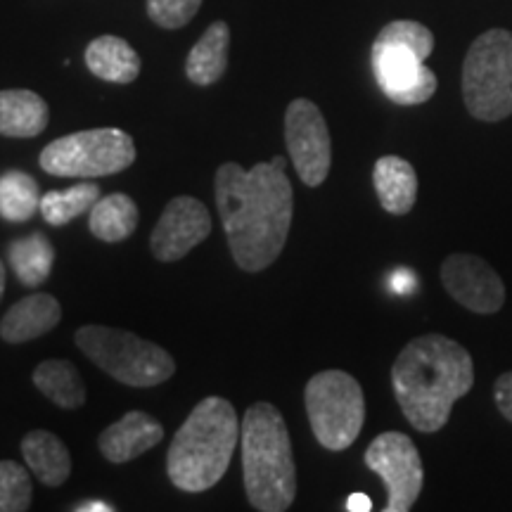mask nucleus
<instances>
[{
    "label": "nucleus",
    "mask_w": 512,
    "mask_h": 512,
    "mask_svg": "<svg viewBox=\"0 0 512 512\" xmlns=\"http://www.w3.org/2000/svg\"><path fill=\"white\" fill-rule=\"evenodd\" d=\"M214 192L235 264L247 273L264 271L283 252L294 216L285 159L259 162L249 171L235 162L223 164Z\"/></svg>",
    "instance_id": "f257e3e1"
},
{
    "label": "nucleus",
    "mask_w": 512,
    "mask_h": 512,
    "mask_svg": "<svg viewBox=\"0 0 512 512\" xmlns=\"http://www.w3.org/2000/svg\"><path fill=\"white\" fill-rule=\"evenodd\" d=\"M475 384L470 351L456 339L430 332L415 337L392 366V387L403 415L415 430H444L458 399Z\"/></svg>",
    "instance_id": "f03ea898"
},
{
    "label": "nucleus",
    "mask_w": 512,
    "mask_h": 512,
    "mask_svg": "<svg viewBox=\"0 0 512 512\" xmlns=\"http://www.w3.org/2000/svg\"><path fill=\"white\" fill-rule=\"evenodd\" d=\"M240 441V422L233 403L207 396L192 408L171 441L166 472L176 489L200 494L221 482Z\"/></svg>",
    "instance_id": "7ed1b4c3"
},
{
    "label": "nucleus",
    "mask_w": 512,
    "mask_h": 512,
    "mask_svg": "<svg viewBox=\"0 0 512 512\" xmlns=\"http://www.w3.org/2000/svg\"><path fill=\"white\" fill-rule=\"evenodd\" d=\"M242 472L252 508L285 512L297 498V463L283 413L259 401L242 418Z\"/></svg>",
    "instance_id": "20e7f679"
},
{
    "label": "nucleus",
    "mask_w": 512,
    "mask_h": 512,
    "mask_svg": "<svg viewBox=\"0 0 512 512\" xmlns=\"http://www.w3.org/2000/svg\"><path fill=\"white\" fill-rule=\"evenodd\" d=\"M434 50V34L413 19L389 22L373 43V72L382 93L396 105H422L437 93V74L425 60Z\"/></svg>",
    "instance_id": "39448f33"
},
{
    "label": "nucleus",
    "mask_w": 512,
    "mask_h": 512,
    "mask_svg": "<svg viewBox=\"0 0 512 512\" xmlns=\"http://www.w3.org/2000/svg\"><path fill=\"white\" fill-rule=\"evenodd\" d=\"M74 339L76 347L91 358L95 366L126 387H157L176 373V361L169 351L128 330L83 325L76 330Z\"/></svg>",
    "instance_id": "423d86ee"
},
{
    "label": "nucleus",
    "mask_w": 512,
    "mask_h": 512,
    "mask_svg": "<svg viewBox=\"0 0 512 512\" xmlns=\"http://www.w3.org/2000/svg\"><path fill=\"white\" fill-rule=\"evenodd\" d=\"M467 112L486 124L512 114V31L489 29L472 41L463 62Z\"/></svg>",
    "instance_id": "0eeeda50"
},
{
    "label": "nucleus",
    "mask_w": 512,
    "mask_h": 512,
    "mask_svg": "<svg viewBox=\"0 0 512 512\" xmlns=\"http://www.w3.org/2000/svg\"><path fill=\"white\" fill-rule=\"evenodd\" d=\"M306 415L313 437L328 451L354 446L366 422V396L354 375L344 370H323L304 389Z\"/></svg>",
    "instance_id": "6e6552de"
},
{
    "label": "nucleus",
    "mask_w": 512,
    "mask_h": 512,
    "mask_svg": "<svg viewBox=\"0 0 512 512\" xmlns=\"http://www.w3.org/2000/svg\"><path fill=\"white\" fill-rule=\"evenodd\" d=\"M136 162L133 138L121 128L69 133L43 147L41 169L60 178H100L126 171Z\"/></svg>",
    "instance_id": "1a4fd4ad"
},
{
    "label": "nucleus",
    "mask_w": 512,
    "mask_h": 512,
    "mask_svg": "<svg viewBox=\"0 0 512 512\" xmlns=\"http://www.w3.org/2000/svg\"><path fill=\"white\" fill-rule=\"evenodd\" d=\"M366 465L387 486L384 512H408L418 501L425 470L413 439L403 432H382L366 448Z\"/></svg>",
    "instance_id": "9d476101"
},
{
    "label": "nucleus",
    "mask_w": 512,
    "mask_h": 512,
    "mask_svg": "<svg viewBox=\"0 0 512 512\" xmlns=\"http://www.w3.org/2000/svg\"><path fill=\"white\" fill-rule=\"evenodd\" d=\"M285 145L304 185L318 188L332 166V138L316 102L297 98L285 112Z\"/></svg>",
    "instance_id": "9b49d317"
},
{
    "label": "nucleus",
    "mask_w": 512,
    "mask_h": 512,
    "mask_svg": "<svg viewBox=\"0 0 512 512\" xmlns=\"http://www.w3.org/2000/svg\"><path fill=\"white\" fill-rule=\"evenodd\" d=\"M441 285L463 309L491 316L505 304V285L482 256L451 254L441 264Z\"/></svg>",
    "instance_id": "f8f14e48"
},
{
    "label": "nucleus",
    "mask_w": 512,
    "mask_h": 512,
    "mask_svg": "<svg viewBox=\"0 0 512 512\" xmlns=\"http://www.w3.org/2000/svg\"><path fill=\"white\" fill-rule=\"evenodd\" d=\"M211 233V216L209 209L200 200L190 195L174 197L166 204L162 216H159L155 230L150 235L152 254L159 261L183 259L190 249H195L200 242L209 238Z\"/></svg>",
    "instance_id": "ddd939ff"
},
{
    "label": "nucleus",
    "mask_w": 512,
    "mask_h": 512,
    "mask_svg": "<svg viewBox=\"0 0 512 512\" xmlns=\"http://www.w3.org/2000/svg\"><path fill=\"white\" fill-rule=\"evenodd\" d=\"M164 439V427L150 413L131 411L124 418L112 422L105 432L100 434L98 446L100 453L110 463L121 465L128 460L143 456L145 451L155 448Z\"/></svg>",
    "instance_id": "4468645a"
},
{
    "label": "nucleus",
    "mask_w": 512,
    "mask_h": 512,
    "mask_svg": "<svg viewBox=\"0 0 512 512\" xmlns=\"http://www.w3.org/2000/svg\"><path fill=\"white\" fill-rule=\"evenodd\" d=\"M62 306L53 294L38 292L19 299L0 320V337L8 344H22L46 335L60 323Z\"/></svg>",
    "instance_id": "2eb2a0df"
},
{
    "label": "nucleus",
    "mask_w": 512,
    "mask_h": 512,
    "mask_svg": "<svg viewBox=\"0 0 512 512\" xmlns=\"http://www.w3.org/2000/svg\"><path fill=\"white\" fill-rule=\"evenodd\" d=\"M373 183L382 209L392 216H406L418 200V174L403 157L384 155L375 162Z\"/></svg>",
    "instance_id": "dca6fc26"
},
{
    "label": "nucleus",
    "mask_w": 512,
    "mask_h": 512,
    "mask_svg": "<svg viewBox=\"0 0 512 512\" xmlns=\"http://www.w3.org/2000/svg\"><path fill=\"white\" fill-rule=\"evenodd\" d=\"M48 105L27 88L0 91V136L36 138L48 128Z\"/></svg>",
    "instance_id": "f3484780"
},
{
    "label": "nucleus",
    "mask_w": 512,
    "mask_h": 512,
    "mask_svg": "<svg viewBox=\"0 0 512 512\" xmlns=\"http://www.w3.org/2000/svg\"><path fill=\"white\" fill-rule=\"evenodd\" d=\"M22 456L29 470L46 486H62L72 475V456L69 448L57 434L48 430H34L22 439Z\"/></svg>",
    "instance_id": "a211bd4d"
},
{
    "label": "nucleus",
    "mask_w": 512,
    "mask_h": 512,
    "mask_svg": "<svg viewBox=\"0 0 512 512\" xmlns=\"http://www.w3.org/2000/svg\"><path fill=\"white\" fill-rule=\"evenodd\" d=\"M230 29L226 22H214L204 31L195 48L185 60V74L195 86H211L226 74L228 69Z\"/></svg>",
    "instance_id": "6ab92c4d"
},
{
    "label": "nucleus",
    "mask_w": 512,
    "mask_h": 512,
    "mask_svg": "<svg viewBox=\"0 0 512 512\" xmlns=\"http://www.w3.org/2000/svg\"><path fill=\"white\" fill-rule=\"evenodd\" d=\"M88 69L102 81L133 83L140 74V57L124 38L100 36L86 48Z\"/></svg>",
    "instance_id": "aec40b11"
},
{
    "label": "nucleus",
    "mask_w": 512,
    "mask_h": 512,
    "mask_svg": "<svg viewBox=\"0 0 512 512\" xmlns=\"http://www.w3.org/2000/svg\"><path fill=\"white\" fill-rule=\"evenodd\" d=\"M138 221V204L124 192H114V195L100 197L93 204L91 216H88V228L102 242H121L131 238L133 230L138 228Z\"/></svg>",
    "instance_id": "412c9836"
},
{
    "label": "nucleus",
    "mask_w": 512,
    "mask_h": 512,
    "mask_svg": "<svg viewBox=\"0 0 512 512\" xmlns=\"http://www.w3.org/2000/svg\"><path fill=\"white\" fill-rule=\"evenodd\" d=\"M34 384L38 392L64 411H76L86 403V384H83L79 370L69 361L38 363L34 370Z\"/></svg>",
    "instance_id": "4be33fe9"
},
{
    "label": "nucleus",
    "mask_w": 512,
    "mask_h": 512,
    "mask_svg": "<svg viewBox=\"0 0 512 512\" xmlns=\"http://www.w3.org/2000/svg\"><path fill=\"white\" fill-rule=\"evenodd\" d=\"M8 256L19 283L27 287H38L46 283L55 264V249L46 235L41 233L12 242L8 247Z\"/></svg>",
    "instance_id": "5701e85b"
},
{
    "label": "nucleus",
    "mask_w": 512,
    "mask_h": 512,
    "mask_svg": "<svg viewBox=\"0 0 512 512\" xmlns=\"http://www.w3.org/2000/svg\"><path fill=\"white\" fill-rule=\"evenodd\" d=\"M100 200L98 183L81 181L67 190H50L41 197V214L50 226H64L93 209Z\"/></svg>",
    "instance_id": "b1692460"
},
{
    "label": "nucleus",
    "mask_w": 512,
    "mask_h": 512,
    "mask_svg": "<svg viewBox=\"0 0 512 512\" xmlns=\"http://www.w3.org/2000/svg\"><path fill=\"white\" fill-rule=\"evenodd\" d=\"M41 209L38 183L24 171H5L0 176V216L5 221H29Z\"/></svg>",
    "instance_id": "393cba45"
},
{
    "label": "nucleus",
    "mask_w": 512,
    "mask_h": 512,
    "mask_svg": "<svg viewBox=\"0 0 512 512\" xmlns=\"http://www.w3.org/2000/svg\"><path fill=\"white\" fill-rule=\"evenodd\" d=\"M29 472L15 460H0V512H24L31 508Z\"/></svg>",
    "instance_id": "a878e982"
},
{
    "label": "nucleus",
    "mask_w": 512,
    "mask_h": 512,
    "mask_svg": "<svg viewBox=\"0 0 512 512\" xmlns=\"http://www.w3.org/2000/svg\"><path fill=\"white\" fill-rule=\"evenodd\" d=\"M202 0H147V15L162 29H181L197 15Z\"/></svg>",
    "instance_id": "bb28decb"
},
{
    "label": "nucleus",
    "mask_w": 512,
    "mask_h": 512,
    "mask_svg": "<svg viewBox=\"0 0 512 512\" xmlns=\"http://www.w3.org/2000/svg\"><path fill=\"white\" fill-rule=\"evenodd\" d=\"M494 399H496L498 413H501L508 422H512V370L510 373H503L496 380Z\"/></svg>",
    "instance_id": "cd10ccee"
},
{
    "label": "nucleus",
    "mask_w": 512,
    "mask_h": 512,
    "mask_svg": "<svg viewBox=\"0 0 512 512\" xmlns=\"http://www.w3.org/2000/svg\"><path fill=\"white\" fill-rule=\"evenodd\" d=\"M413 285H415V278H413V273H408V271H399V273H394V278H392V287L399 294H406V292H411L413 290Z\"/></svg>",
    "instance_id": "c85d7f7f"
},
{
    "label": "nucleus",
    "mask_w": 512,
    "mask_h": 512,
    "mask_svg": "<svg viewBox=\"0 0 512 512\" xmlns=\"http://www.w3.org/2000/svg\"><path fill=\"white\" fill-rule=\"evenodd\" d=\"M349 512H370L373 510V501L366 494H351L347 501Z\"/></svg>",
    "instance_id": "c756f323"
},
{
    "label": "nucleus",
    "mask_w": 512,
    "mask_h": 512,
    "mask_svg": "<svg viewBox=\"0 0 512 512\" xmlns=\"http://www.w3.org/2000/svg\"><path fill=\"white\" fill-rule=\"evenodd\" d=\"M74 512H114V505L105 501H86L76 505Z\"/></svg>",
    "instance_id": "7c9ffc66"
},
{
    "label": "nucleus",
    "mask_w": 512,
    "mask_h": 512,
    "mask_svg": "<svg viewBox=\"0 0 512 512\" xmlns=\"http://www.w3.org/2000/svg\"><path fill=\"white\" fill-rule=\"evenodd\" d=\"M5 280H8V275H5V264L0 261V302H3V294H5Z\"/></svg>",
    "instance_id": "2f4dec72"
}]
</instances>
